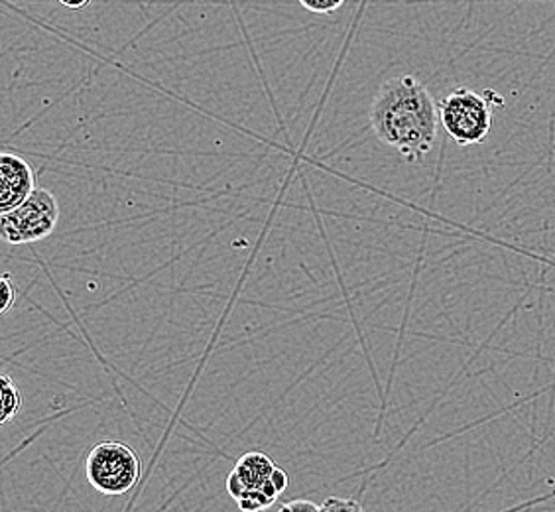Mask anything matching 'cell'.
<instances>
[{
    "label": "cell",
    "instance_id": "cell-1",
    "mask_svg": "<svg viewBox=\"0 0 555 512\" xmlns=\"http://www.w3.org/2000/svg\"><path fill=\"white\" fill-rule=\"evenodd\" d=\"M371 127L380 142L408 162L422 161L438 140V103L414 75H398L374 95Z\"/></svg>",
    "mask_w": 555,
    "mask_h": 512
},
{
    "label": "cell",
    "instance_id": "cell-2",
    "mask_svg": "<svg viewBox=\"0 0 555 512\" xmlns=\"http://www.w3.org/2000/svg\"><path fill=\"white\" fill-rule=\"evenodd\" d=\"M496 93L487 91L485 95L470 91L467 87H457L439 103V123L449 137L460 146L481 144L491 135L492 99Z\"/></svg>",
    "mask_w": 555,
    "mask_h": 512
},
{
    "label": "cell",
    "instance_id": "cell-3",
    "mask_svg": "<svg viewBox=\"0 0 555 512\" xmlns=\"http://www.w3.org/2000/svg\"><path fill=\"white\" fill-rule=\"evenodd\" d=\"M89 485L107 497H120L139 483L140 459L122 441H101L89 451L86 461Z\"/></svg>",
    "mask_w": 555,
    "mask_h": 512
},
{
    "label": "cell",
    "instance_id": "cell-4",
    "mask_svg": "<svg viewBox=\"0 0 555 512\" xmlns=\"http://www.w3.org/2000/svg\"><path fill=\"white\" fill-rule=\"evenodd\" d=\"M60 221V203L55 195L36 188L18 209L2 215L0 235L11 245H30L52 235Z\"/></svg>",
    "mask_w": 555,
    "mask_h": 512
},
{
    "label": "cell",
    "instance_id": "cell-5",
    "mask_svg": "<svg viewBox=\"0 0 555 512\" xmlns=\"http://www.w3.org/2000/svg\"><path fill=\"white\" fill-rule=\"evenodd\" d=\"M34 190V170L28 162L16 154L0 156V214L18 209Z\"/></svg>",
    "mask_w": 555,
    "mask_h": 512
},
{
    "label": "cell",
    "instance_id": "cell-6",
    "mask_svg": "<svg viewBox=\"0 0 555 512\" xmlns=\"http://www.w3.org/2000/svg\"><path fill=\"white\" fill-rule=\"evenodd\" d=\"M274 459L262 453V451H248L243 458L238 459L235 468L231 471L229 479H227V491L238 499L248 491H264L274 471H276Z\"/></svg>",
    "mask_w": 555,
    "mask_h": 512
},
{
    "label": "cell",
    "instance_id": "cell-7",
    "mask_svg": "<svg viewBox=\"0 0 555 512\" xmlns=\"http://www.w3.org/2000/svg\"><path fill=\"white\" fill-rule=\"evenodd\" d=\"M0 391H2V414H0V422L7 424V422H11L12 418L21 412L22 395L18 386H16V383L12 381L9 374H2Z\"/></svg>",
    "mask_w": 555,
    "mask_h": 512
},
{
    "label": "cell",
    "instance_id": "cell-8",
    "mask_svg": "<svg viewBox=\"0 0 555 512\" xmlns=\"http://www.w3.org/2000/svg\"><path fill=\"white\" fill-rule=\"evenodd\" d=\"M276 501H272L264 491H248L236 499L238 509L243 512H260L272 507Z\"/></svg>",
    "mask_w": 555,
    "mask_h": 512
},
{
    "label": "cell",
    "instance_id": "cell-9",
    "mask_svg": "<svg viewBox=\"0 0 555 512\" xmlns=\"http://www.w3.org/2000/svg\"><path fill=\"white\" fill-rule=\"evenodd\" d=\"M321 512H364L363 504L354 499L330 497L321 504Z\"/></svg>",
    "mask_w": 555,
    "mask_h": 512
},
{
    "label": "cell",
    "instance_id": "cell-10",
    "mask_svg": "<svg viewBox=\"0 0 555 512\" xmlns=\"http://www.w3.org/2000/svg\"><path fill=\"white\" fill-rule=\"evenodd\" d=\"M299 4L313 14H333L339 11L345 0H298Z\"/></svg>",
    "mask_w": 555,
    "mask_h": 512
},
{
    "label": "cell",
    "instance_id": "cell-11",
    "mask_svg": "<svg viewBox=\"0 0 555 512\" xmlns=\"http://www.w3.org/2000/svg\"><path fill=\"white\" fill-rule=\"evenodd\" d=\"M0 290H2V308H0V311L7 313V311L11 310L14 298H16V292H14V286H12L11 282V274L2 277Z\"/></svg>",
    "mask_w": 555,
    "mask_h": 512
},
{
    "label": "cell",
    "instance_id": "cell-12",
    "mask_svg": "<svg viewBox=\"0 0 555 512\" xmlns=\"http://www.w3.org/2000/svg\"><path fill=\"white\" fill-rule=\"evenodd\" d=\"M278 512H321V507L306 499H296V501L284 502Z\"/></svg>",
    "mask_w": 555,
    "mask_h": 512
},
{
    "label": "cell",
    "instance_id": "cell-13",
    "mask_svg": "<svg viewBox=\"0 0 555 512\" xmlns=\"http://www.w3.org/2000/svg\"><path fill=\"white\" fill-rule=\"evenodd\" d=\"M272 485H274V487H276V491L280 492V495H282V492L288 489V473L282 470V468H276V471H274V475H272Z\"/></svg>",
    "mask_w": 555,
    "mask_h": 512
},
{
    "label": "cell",
    "instance_id": "cell-14",
    "mask_svg": "<svg viewBox=\"0 0 555 512\" xmlns=\"http://www.w3.org/2000/svg\"><path fill=\"white\" fill-rule=\"evenodd\" d=\"M57 2L67 11H83L91 4V0H57Z\"/></svg>",
    "mask_w": 555,
    "mask_h": 512
}]
</instances>
